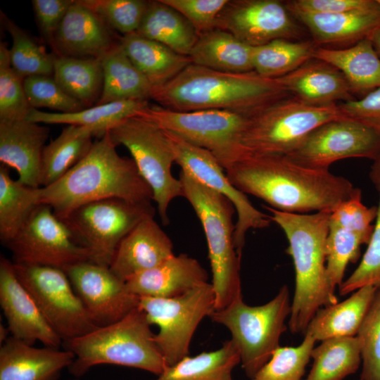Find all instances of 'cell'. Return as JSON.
I'll return each mask as SVG.
<instances>
[{
    "label": "cell",
    "instance_id": "6da1fadb",
    "mask_svg": "<svg viewBox=\"0 0 380 380\" xmlns=\"http://www.w3.org/2000/svg\"><path fill=\"white\" fill-rule=\"evenodd\" d=\"M225 172L245 194L291 213H331L358 190L329 170L303 166L286 155L243 156Z\"/></svg>",
    "mask_w": 380,
    "mask_h": 380
},
{
    "label": "cell",
    "instance_id": "7a4b0ae2",
    "mask_svg": "<svg viewBox=\"0 0 380 380\" xmlns=\"http://www.w3.org/2000/svg\"><path fill=\"white\" fill-rule=\"evenodd\" d=\"M108 132L88 153L53 184L38 189L39 204L64 220L85 204L106 198L151 203L153 193L132 159L120 156Z\"/></svg>",
    "mask_w": 380,
    "mask_h": 380
},
{
    "label": "cell",
    "instance_id": "3957f363",
    "mask_svg": "<svg viewBox=\"0 0 380 380\" xmlns=\"http://www.w3.org/2000/svg\"><path fill=\"white\" fill-rule=\"evenodd\" d=\"M288 95L276 79L255 71L225 72L191 63L165 84L153 87L151 99L173 110H225L249 117Z\"/></svg>",
    "mask_w": 380,
    "mask_h": 380
},
{
    "label": "cell",
    "instance_id": "277c9868",
    "mask_svg": "<svg viewBox=\"0 0 380 380\" xmlns=\"http://www.w3.org/2000/svg\"><path fill=\"white\" fill-rule=\"evenodd\" d=\"M271 221L284 231L286 250L295 270V291L288 326L293 334H305L308 325L321 308L338 303L326 272V241L330 213H291L270 206Z\"/></svg>",
    "mask_w": 380,
    "mask_h": 380
},
{
    "label": "cell",
    "instance_id": "5b68a950",
    "mask_svg": "<svg viewBox=\"0 0 380 380\" xmlns=\"http://www.w3.org/2000/svg\"><path fill=\"white\" fill-rule=\"evenodd\" d=\"M151 326L145 312L137 307L113 324L63 342L64 349L75 355L69 372L78 379L92 367L108 364L160 374L168 365Z\"/></svg>",
    "mask_w": 380,
    "mask_h": 380
},
{
    "label": "cell",
    "instance_id": "8992f818",
    "mask_svg": "<svg viewBox=\"0 0 380 380\" xmlns=\"http://www.w3.org/2000/svg\"><path fill=\"white\" fill-rule=\"evenodd\" d=\"M179 179L182 196L194 210L205 235L212 281L215 295V310L242 296L240 276L241 258L234 244L236 210L224 195L203 185L181 170Z\"/></svg>",
    "mask_w": 380,
    "mask_h": 380
},
{
    "label": "cell",
    "instance_id": "52a82bcc",
    "mask_svg": "<svg viewBox=\"0 0 380 380\" xmlns=\"http://www.w3.org/2000/svg\"><path fill=\"white\" fill-rule=\"evenodd\" d=\"M291 307L289 290L284 285L264 305L250 306L241 296L210 316L213 322L230 331L231 340L240 354L241 367L250 379L280 346Z\"/></svg>",
    "mask_w": 380,
    "mask_h": 380
},
{
    "label": "cell",
    "instance_id": "ba28073f",
    "mask_svg": "<svg viewBox=\"0 0 380 380\" xmlns=\"http://www.w3.org/2000/svg\"><path fill=\"white\" fill-rule=\"evenodd\" d=\"M343 118L336 104L315 106L296 97L279 100L247 118L242 156L287 155L315 129Z\"/></svg>",
    "mask_w": 380,
    "mask_h": 380
},
{
    "label": "cell",
    "instance_id": "9c48e42d",
    "mask_svg": "<svg viewBox=\"0 0 380 380\" xmlns=\"http://www.w3.org/2000/svg\"><path fill=\"white\" fill-rule=\"evenodd\" d=\"M108 133L116 146H124L131 153L152 191L163 224H168L169 205L182 196V186L172 173L175 158L165 132L153 122L134 115L119 122Z\"/></svg>",
    "mask_w": 380,
    "mask_h": 380
},
{
    "label": "cell",
    "instance_id": "30bf717a",
    "mask_svg": "<svg viewBox=\"0 0 380 380\" xmlns=\"http://www.w3.org/2000/svg\"><path fill=\"white\" fill-rule=\"evenodd\" d=\"M137 115L210 151L224 170L242 156L241 139L248 117L240 113L225 110L177 111L148 104Z\"/></svg>",
    "mask_w": 380,
    "mask_h": 380
},
{
    "label": "cell",
    "instance_id": "8fae6325",
    "mask_svg": "<svg viewBox=\"0 0 380 380\" xmlns=\"http://www.w3.org/2000/svg\"><path fill=\"white\" fill-rule=\"evenodd\" d=\"M155 213L151 203L106 198L82 205L61 220L77 243L89 251L91 262L109 267L122 240Z\"/></svg>",
    "mask_w": 380,
    "mask_h": 380
},
{
    "label": "cell",
    "instance_id": "7c38bea8",
    "mask_svg": "<svg viewBox=\"0 0 380 380\" xmlns=\"http://www.w3.org/2000/svg\"><path fill=\"white\" fill-rule=\"evenodd\" d=\"M138 307L151 325L158 327L154 341L170 366L189 355L197 327L215 310V295L206 282L173 298H139Z\"/></svg>",
    "mask_w": 380,
    "mask_h": 380
},
{
    "label": "cell",
    "instance_id": "4fadbf2b",
    "mask_svg": "<svg viewBox=\"0 0 380 380\" xmlns=\"http://www.w3.org/2000/svg\"><path fill=\"white\" fill-rule=\"evenodd\" d=\"M13 267L18 279L63 343L98 327L89 317L64 270L14 262Z\"/></svg>",
    "mask_w": 380,
    "mask_h": 380
},
{
    "label": "cell",
    "instance_id": "5bb4252c",
    "mask_svg": "<svg viewBox=\"0 0 380 380\" xmlns=\"http://www.w3.org/2000/svg\"><path fill=\"white\" fill-rule=\"evenodd\" d=\"M6 246L16 264L49 266L65 270L91 262L89 251L79 245L72 232L45 204H39L17 235Z\"/></svg>",
    "mask_w": 380,
    "mask_h": 380
},
{
    "label": "cell",
    "instance_id": "9a60e30c",
    "mask_svg": "<svg viewBox=\"0 0 380 380\" xmlns=\"http://www.w3.org/2000/svg\"><path fill=\"white\" fill-rule=\"evenodd\" d=\"M379 153L380 131L346 117L317 127L286 156L308 167L329 170L341 159L374 160Z\"/></svg>",
    "mask_w": 380,
    "mask_h": 380
},
{
    "label": "cell",
    "instance_id": "2e32d148",
    "mask_svg": "<svg viewBox=\"0 0 380 380\" xmlns=\"http://www.w3.org/2000/svg\"><path fill=\"white\" fill-rule=\"evenodd\" d=\"M165 133L174 153L175 163L181 170L189 173L203 185L224 195L232 203L237 214L234 244L241 258L247 232L250 229L269 227L271 222L270 217L258 210L247 195L231 183L224 172V169L210 151L187 143L172 133Z\"/></svg>",
    "mask_w": 380,
    "mask_h": 380
},
{
    "label": "cell",
    "instance_id": "e0dca14e",
    "mask_svg": "<svg viewBox=\"0 0 380 380\" xmlns=\"http://www.w3.org/2000/svg\"><path fill=\"white\" fill-rule=\"evenodd\" d=\"M65 272L97 327L113 324L139 306V297L108 266L86 261L68 267Z\"/></svg>",
    "mask_w": 380,
    "mask_h": 380
},
{
    "label": "cell",
    "instance_id": "ac0fdd59",
    "mask_svg": "<svg viewBox=\"0 0 380 380\" xmlns=\"http://www.w3.org/2000/svg\"><path fill=\"white\" fill-rule=\"evenodd\" d=\"M291 14L286 4L277 0H229L215 28L256 47L275 39L297 37L300 31Z\"/></svg>",
    "mask_w": 380,
    "mask_h": 380
},
{
    "label": "cell",
    "instance_id": "d6986e66",
    "mask_svg": "<svg viewBox=\"0 0 380 380\" xmlns=\"http://www.w3.org/2000/svg\"><path fill=\"white\" fill-rule=\"evenodd\" d=\"M0 305L11 336L30 345L38 341L46 347L59 348L63 344L18 279L13 262L4 255L0 258Z\"/></svg>",
    "mask_w": 380,
    "mask_h": 380
},
{
    "label": "cell",
    "instance_id": "ffe728a7",
    "mask_svg": "<svg viewBox=\"0 0 380 380\" xmlns=\"http://www.w3.org/2000/svg\"><path fill=\"white\" fill-rule=\"evenodd\" d=\"M114 31L80 0L74 1L53 39L57 56L101 58L118 41Z\"/></svg>",
    "mask_w": 380,
    "mask_h": 380
},
{
    "label": "cell",
    "instance_id": "44dd1931",
    "mask_svg": "<svg viewBox=\"0 0 380 380\" xmlns=\"http://www.w3.org/2000/svg\"><path fill=\"white\" fill-rule=\"evenodd\" d=\"M49 128L27 120H0V161L12 167L18 180L32 188H40L42 151Z\"/></svg>",
    "mask_w": 380,
    "mask_h": 380
},
{
    "label": "cell",
    "instance_id": "7402d4cb",
    "mask_svg": "<svg viewBox=\"0 0 380 380\" xmlns=\"http://www.w3.org/2000/svg\"><path fill=\"white\" fill-rule=\"evenodd\" d=\"M174 255L171 239L154 220V215H150L122 240L109 268L125 281Z\"/></svg>",
    "mask_w": 380,
    "mask_h": 380
},
{
    "label": "cell",
    "instance_id": "603a6c76",
    "mask_svg": "<svg viewBox=\"0 0 380 380\" xmlns=\"http://www.w3.org/2000/svg\"><path fill=\"white\" fill-rule=\"evenodd\" d=\"M208 282L200 262L187 254L174 255L160 264L125 281L127 289L139 298H173Z\"/></svg>",
    "mask_w": 380,
    "mask_h": 380
},
{
    "label": "cell",
    "instance_id": "cb8c5ba5",
    "mask_svg": "<svg viewBox=\"0 0 380 380\" xmlns=\"http://www.w3.org/2000/svg\"><path fill=\"white\" fill-rule=\"evenodd\" d=\"M74 359L68 350L35 348L10 336L0 348V380H58Z\"/></svg>",
    "mask_w": 380,
    "mask_h": 380
},
{
    "label": "cell",
    "instance_id": "d4e9b609",
    "mask_svg": "<svg viewBox=\"0 0 380 380\" xmlns=\"http://www.w3.org/2000/svg\"><path fill=\"white\" fill-rule=\"evenodd\" d=\"M288 93L312 105L329 106L336 101L353 99L343 74L332 65L316 60L308 61L293 72L275 78Z\"/></svg>",
    "mask_w": 380,
    "mask_h": 380
},
{
    "label": "cell",
    "instance_id": "484cf974",
    "mask_svg": "<svg viewBox=\"0 0 380 380\" xmlns=\"http://www.w3.org/2000/svg\"><path fill=\"white\" fill-rule=\"evenodd\" d=\"M310 30L316 44L355 43L380 27V4L334 14H293Z\"/></svg>",
    "mask_w": 380,
    "mask_h": 380
},
{
    "label": "cell",
    "instance_id": "4316f807",
    "mask_svg": "<svg viewBox=\"0 0 380 380\" xmlns=\"http://www.w3.org/2000/svg\"><path fill=\"white\" fill-rule=\"evenodd\" d=\"M377 288L365 286L343 301L321 308L308 325L304 334L317 341L356 336L373 301Z\"/></svg>",
    "mask_w": 380,
    "mask_h": 380
},
{
    "label": "cell",
    "instance_id": "83f0119b",
    "mask_svg": "<svg viewBox=\"0 0 380 380\" xmlns=\"http://www.w3.org/2000/svg\"><path fill=\"white\" fill-rule=\"evenodd\" d=\"M313 58L338 70L348 82L352 94L365 96L380 87V57L368 38L346 49L317 47Z\"/></svg>",
    "mask_w": 380,
    "mask_h": 380
},
{
    "label": "cell",
    "instance_id": "f1b7e54d",
    "mask_svg": "<svg viewBox=\"0 0 380 380\" xmlns=\"http://www.w3.org/2000/svg\"><path fill=\"white\" fill-rule=\"evenodd\" d=\"M253 47L231 33L213 28L198 35L189 58L192 64L232 73L253 71Z\"/></svg>",
    "mask_w": 380,
    "mask_h": 380
},
{
    "label": "cell",
    "instance_id": "f546056e",
    "mask_svg": "<svg viewBox=\"0 0 380 380\" xmlns=\"http://www.w3.org/2000/svg\"><path fill=\"white\" fill-rule=\"evenodd\" d=\"M119 40L132 63L153 87L165 84L191 63L189 56L137 32L123 35Z\"/></svg>",
    "mask_w": 380,
    "mask_h": 380
},
{
    "label": "cell",
    "instance_id": "4dcf8cb0",
    "mask_svg": "<svg viewBox=\"0 0 380 380\" xmlns=\"http://www.w3.org/2000/svg\"><path fill=\"white\" fill-rule=\"evenodd\" d=\"M148 104V101L145 100L114 101L68 113L31 108L25 120L40 124L84 126L92 129L96 137L100 138L119 122L137 115Z\"/></svg>",
    "mask_w": 380,
    "mask_h": 380
},
{
    "label": "cell",
    "instance_id": "1f68e13d",
    "mask_svg": "<svg viewBox=\"0 0 380 380\" xmlns=\"http://www.w3.org/2000/svg\"><path fill=\"white\" fill-rule=\"evenodd\" d=\"M101 61L103 84L97 104L151 99L152 85L132 63L122 48L120 40Z\"/></svg>",
    "mask_w": 380,
    "mask_h": 380
},
{
    "label": "cell",
    "instance_id": "d6a6232c",
    "mask_svg": "<svg viewBox=\"0 0 380 380\" xmlns=\"http://www.w3.org/2000/svg\"><path fill=\"white\" fill-rule=\"evenodd\" d=\"M96 137L94 131L87 127L70 125L60 135L43 149L40 186H48L63 177L89 151Z\"/></svg>",
    "mask_w": 380,
    "mask_h": 380
},
{
    "label": "cell",
    "instance_id": "836d02e7",
    "mask_svg": "<svg viewBox=\"0 0 380 380\" xmlns=\"http://www.w3.org/2000/svg\"><path fill=\"white\" fill-rule=\"evenodd\" d=\"M136 32L186 56L198 37L187 20L160 0L149 1Z\"/></svg>",
    "mask_w": 380,
    "mask_h": 380
},
{
    "label": "cell",
    "instance_id": "e575fe53",
    "mask_svg": "<svg viewBox=\"0 0 380 380\" xmlns=\"http://www.w3.org/2000/svg\"><path fill=\"white\" fill-rule=\"evenodd\" d=\"M239 363V350L230 339L215 350L188 355L167 366L153 380H234L232 371Z\"/></svg>",
    "mask_w": 380,
    "mask_h": 380
},
{
    "label": "cell",
    "instance_id": "d590c367",
    "mask_svg": "<svg viewBox=\"0 0 380 380\" xmlns=\"http://www.w3.org/2000/svg\"><path fill=\"white\" fill-rule=\"evenodd\" d=\"M53 77L66 94L87 108L98 103L103 84L101 58L56 56Z\"/></svg>",
    "mask_w": 380,
    "mask_h": 380
},
{
    "label": "cell",
    "instance_id": "8d00e7d4",
    "mask_svg": "<svg viewBox=\"0 0 380 380\" xmlns=\"http://www.w3.org/2000/svg\"><path fill=\"white\" fill-rule=\"evenodd\" d=\"M38 189L11 178L8 167L0 166V239L10 242L39 205Z\"/></svg>",
    "mask_w": 380,
    "mask_h": 380
},
{
    "label": "cell",
    "instance_id": "74e56055",
    "mask_svg": "<svg viewBox=\"0 0 380 380\" xmlns=\"http://www.w3.org/2000/svg\"><path fill=\"white\" fill-rule=\"evenodd\" d=\"M312 350L311 369L305 380H343L355 373L362 364L357 336L320 341Z\"/></svg>",
    "mask_w": 380,
    "mask_h": 380
},
{
    "label": "cell",
    "instance_id": "f35d334b",
    "mask_svg": "<svg viewBox=\"0 0 380 380\" xmlns=\"http://www.w3.org/2000/svg\"><path fill=\"white\" fill-rule=\"evenodd\" d=\"M316 44L314 41L279 39L253 47V71L266 78L282 77L313 58Z\"/></svg>",
    "mask_w": 380,
    "mask_h": 380
},
{
    "label": "cell",
    "instance_id": "ab89813d",
    "mask_svg": "<svg viewBox=\"0 0 380 380\" xmlns=\"http://www.w3.org/2000/svg\"><path fill=\"white\" fill-rule=\"evenodd\" d=\"M1 16L12 39L9 58L14 71L23 80L35 75H53L56 56L49 53L43 45L4 14Z\"/></svg>",
    "mask_w": 380,
    "mask_h": 380
},
{
    "label": "cell",
    "instance_id": "60d3db41",
    "mask_svg": "<svg viewBox=\"0 0 380 380\" xmlns=\"http://www.w3.org/2000/svg\"><path fill=\"white\" fill-rule=\"evenodd\" d=\"M316 342L305 334L297 346H279L251 380H302Z\"/></svg>",
    "mask_w": 380,
    "mask_h": 380
},
{
    "label": "cell",
    "instance_id": "b9f144b4",
    "mask_svg": "<svg viewBox=\"0 0 380 380\" xmlns=\"http://www.w3.org/2000/svg\"><path fill=\"white\" fill-rule=\"evenodd\" d=\"M362 244H365V241L356 234L329 224L326 241V272L334 290L343 283L347 265L358 260Z\"/></svg>",
    "mask_w": 380,
    "mask_h": 380
},
{
    "label": "cell",
    "instance_id": "7bdbcfd3",
    "mask_svg": "<svg viewBox=\"0 0 380 380\" xmlns=\"http://www.w3.org/2000/svg\"><path fill=\"white\" fill-rule=\"evenodd\" d=\"M31 108L23 87V79L12 68L9 49L0 44V120H25Z\"/></svg>",
    "mask_w": 380,
    "mask_h": 380
},
{
    "label": "cell",
    "instance_id": "ee69618b",
    "mask_svg": "<svg viewBox=\"0 0 380 380\" xmlns=\"http://www.w3.org/2000/svg\"><path fill=\"white\" fill-rule=\"evenodd\" d=\"M97 14L113 31L123 35L136 32L146 13L149 1L80 0Z\"/></svg>",
    "mask_w": 380,
    "mask_h": 380
},
{
    "label": "cell",
    "instance_id": "f6af8a7d",
    "mask_svg": "<svg viewBox=\"0 0 380 380\" xmlns=\"http://www.w3.org/2000/svg\"><path fill=\"white\" fill-rule=\"evenodd\" d=\"M356 336L362 358L360 380H380V288Z\"/></svg>",
    "mask_w": 380,
    "mask_h": 380
},
{
    "label": "cell",
    "instance_id": "bcb514c9",
    "mask_svg": "<svg viewBox=\"0 0 380 380\" xmlns=\"http://www.w3.org/2000/svg\"><path fill=\"white\" fill-rule=\"evenodd\" d=\"M25 93L31 108H47L68 113L87 107L66 94L53 75H35L23 80Z\"/></svg>",
    "mask_w": 380,
    "mask_h": 380
},
{
    "label": "cell",
    "instance_id": "7dc6e473",
    "mask_svg": "<svg viewBox=\"0 0 380 380\" xmlns=\"http://www.w3.org/2000/svg\"><path fill=\"white\" fill-rule=\"evenodd\" d=\"M375 187L379 192V204L374 229L360 264L339 286L341 296L365 286L380 288V184Z\"/></svg>",
    "mask_w": 380,
    "mask_h": 380
},
{
    "label": "cell",
    "instance_id": "c3c4849f",
    "mask_svg": "<svg viewBox=\"0 0 380 380\" xmlns=\"http://www.w3.org/2000/svg\"><path fill=\"white\" fill-rule=\"evenodd\" d=\"M377 206L368 208L362 202L361 190L341 202L330 213L329 224L356 234L365 244L371 238L376 219Z\"/></svg>",
    "mask_w": 380,
    "mask_h": 380
},
{
    "label": "cell",
    "instance_id": "681fc988",
    "mask_svg": "<svg viewBox=\"0 0 380 380\" xmlns=\"http://www.w3.org/2000/svg\"><path fill=\"white\" fill-rule=\"evenodd\" d=\"M179 13L198 34L215 28L216 20L229 0H160Z\"/></svg>",
    "mask_w": 380,
    "mask_h": 380
},
{
    "label": "cell",
    "instance_id": "f907efd6",
    "mask_svg": "<svg viewBox=\"0 0 380 380\" xmlns=\"http://www.w3.org/2000/svg\"><path fill=\"white\" fill-rule=\"evenodd\" d=\"M75 0H32L36 22L42 37L52 47L55 34Z\"/></svg>",
    "mask_w": 380,
    "mask_h": 380
},
{
    "label": "cell",
    "instance_id": "816d5d0a",
    "mask_svg": "<svg viewBox=\"0 0 380 380\" xmlns=\"http://www.w3.org/2000/svg\"><path fill=\"white\" fill-rule=\"evenodd\" d=\"M346 118L380 131V87L359 99H350L338 105Z\"/></svg>",
    "mask_w": 380,
    "mask_h": 380
},
{
    "label": "cell",
    "instance_id": "f5cc1de1",
    "mask_svg": "<svg viewBox=\"0 0 380 380\" xmlns=\"http://www.w3.org/2000/svg\"><path fill=\"white\" fill-rule=\"evenodd\" d=\"M375 0H293L285 3L295 13L334 14L369 7Z\"/></svg>",
    "mask_w": 380,
    "mask_h": 380
},
{
    "label": "cell",
    "instance_id": "db71d44e",
    "mask_svg": "<svg viewBox=\"0 0 380 380\" xmlns=\"http://www.w3.org/2000/svg\"><path fill=\"white\" fill-rule=\"evenodd\" d=\"M369 178L374 186L380 184V153L373 160L369 172Z\"/></svg>",
    "mask_w": 380,
    "mask_h": 380
},
{
    "label": "cell",
    "instance_id": "11a10c76",
    "mask_svg": "<svg viewBox=\"0 0 380 380\" xmlns=\"http://www.w3.org/2000/svg\"><path fill=\"white\" fill-rule=\"evenodd\" d=\"M367 38L371 41L380 57V27L372 31Z\"/></svg>",
    "mask_w": 380,
    "mask_h": 380
},
{
    "label": "cell",
    "instance_id": "9f6ffc18",
    "mask_svg": "<svg viewBox=\"0 0 380 380\" xmlns=\"http://www.w3.org/2000/svg\"><path fill=\"white\" fill-rule=\"evenodd\" d=\"M11 334L8 327H4V325H0V342L2 345L8 338V335Z\"/></svg>",
    "mask_w": 380,
    "mask_h": 380
},
{
    "label": "cell",
    "instance_id": "6f0895ef",
    "mask_svg": "<svg viewBox=\"0 0 380 380\" xmlns=\"http://www.w3.org/2000/svg\"><path fill=\"white\" fill-rule=\"evenodd\" d=\"M71 380H80L79 379L76 378V379H71Z\"/></svg>",
    "mask_w": 380,
    "mask_h": 380
},
{
    "label": "cell",
    "instance_id": "680465c9",
    "mask_svg": "<svg viewBox=\"0 0 380 380\" xmlns=\"http://www.w3.org/2000/svg\"><path fill=\"white\" fill-rule=\"evenodd\" d=\"M376 1L380 4V0H376Z\"/></svg>",
    "mask_w": 380,
    "mask_h": 380
}]
</instances>
